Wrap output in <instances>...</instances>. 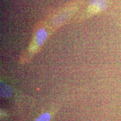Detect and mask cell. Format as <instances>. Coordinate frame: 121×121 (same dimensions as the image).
<instances>
[{"label":"cell","mask_w":121,"mask_h":121,"mask_svg":"<svg viewBox=\"0 0 121 121\" xmlns=\"http://www.w3.org/2000/svg\"><path fill=\"white\" fill-rule=\"evenodd\" d=\"M1 94L3 98H9L13 94V89L8 85L1 84Z\"/></svg>","instance_id":"3957f363"},{"label":"cell","mask_w":121,"mask_h":121,"mask_svg":"<svg viewBox=\"0 0 121 121\" xmlns=\"http://www.w3.org/2000/svg\"><path fill=\"white\" fill-rule=\"evenodd\" d=\"M47 38V33L44 29L42 28L39 29L36 33L35 37V41L33 45H31L28 51L29 57V56L34 54L38 49L44 43Z\"/></svg>","instance_id":"6da1fadb"},{"label":"cell","mask_w":121,"mask_h":121,"mask_svg":"<svg viewBox=\"0 0 121 121\" xmlns=\"http://www.w3.org/2000/svg\"><path fill=\"white\" fill-rule=\"evenodd\" d=\"M107 4L105 0H91L89 10L91 12L102 11L107 9Z\"/></svg>","instance_id":"7a4b0ae2"},{"label":"cell","mask_w":121,"mask_h":121,"mask_svg":"<svg viewBox=\"0 0 121 121\" xmlns=\"http://www.w3.org/2000/svg\"><path fill=\"white\" fill-rule=\"evenodd\" d=\"M51 118V113L48 112L44 113L39 116L35 121H50Z\"/></svg>","instance_id":"277c9868"}]
</instances>
